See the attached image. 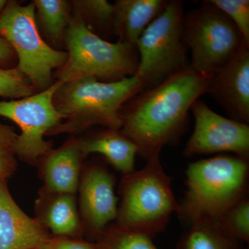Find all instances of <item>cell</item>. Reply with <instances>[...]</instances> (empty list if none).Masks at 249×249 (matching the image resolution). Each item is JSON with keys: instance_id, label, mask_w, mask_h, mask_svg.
Instances as JSON below:
<instances>
[{"instance_id": "cell-1", "label": "cell", "mask_w": 249, "mask_h": 249, "mask_svg": "<svg viewBox=\"0 0 249 249\" xmlns=\"http://www.w3.org/2000/svg\"><path fill=\"white\" fill-rule=\"evenodd\" d=\"M212 76L189 67L124 105L121 129L138 147L139 156L147 160L166 145L178 143L188 127L192 105L207 92Z\"/></svg>"}, {"instance_id": "cell-2", "label": "cell", "mask_w": 249, "mask_h": 249, "mask_svg": "<svg viewBox=\"0 0 249 249\" xmlns=\"http://www.w3.org/2000/svg\"><path fill=\"white\" fill-rule=\"evenodd\" d=\"M142 91L136 76L109 83L85 78L61 83L53 101L64 120L46 136L76 135L96 125L121 129L123 107Z\"/></svg>"}, {"instance_id": "cell-3", "label": "cell", "mask_w": 249, "mask_h": 249, "mask_svg": "<svg viewBox=\"0 0 249 249\" xmlns=\"http://www.w3.org/2000/svg\"><path fill=\"white\" fill-rule=\"evenodd\" d=\"M186 174V191L178 215L191 224L201 219L217 223L248 196L249 159L222 154L190 163Z\"/></svg>"}, {"instance_id": "cell-4", "label": "cell", "mask_w": 249, "mask_h": 249, "mask_svg": "<svg viewBox=\"0 0 249 249\" xmlns=\"http://www.w3.org/2000/svg\"><path fill=\"white\" fill-rule=\"evenodd\" d=\"M171 182L160 153L151 156L142 169L123 175L119 185L121 200L114 223L152 237L163 232L172 214L180 213Z\"/></svg>"}, {"instance_id": "cell-5", "label": "cell", "mask_w": 249, "mask_h": 249, "mask_svg": "<svg viewBox=\"0 0 249 249\" xmlns=\"http://www.w3.org/2000/svg\"><path fill=\"white\" fill-rule=\"evenodd\" d=\"M64 44L67 61L53 73V78L60 83L85 78L109 83L137 73L139 54L135 46L105 40L75 16H72L65 31Z\"/></svg>"}, {"instance_id": "cell-6", "label": "cell", "mask_w": 249, "mask_h": 249, "mask_svg": "<svg viewBox=\"0 0 249 249\" xmlns=\"http://www.w3.org/2000/svg\"><path fill=\"white\" fill-rule=\"evenodd\" d=\"M183 18L182 1L168 0L163 12L137 41L139 65L135 76L140 80L142 91L190 67L183 40Z\"/></svg>"}, {"instance_id": "cell-7", "label": "cell", "mask_w": 249, "mask_h": 249, "mask_svg": "<svg viewBox=\"0 0 249 249\" xmlns=\"http://www.w3.org/2000/svg\"><path fill=\"white\" fill-rule=\"evenodd\" d=\"M0 37L7 41L17 55L16 68L37 92L53 84V70L65 65L67 53L53 49L40 35L33 2L25 6L7 1L0 14Z\"/></svg>"}, {"instance_id": "cell-8", "label": "cell", "mask_w": 249, "mask_h": 249, "mask_svg": "<svg viewBox=\"0 0 249 249\" xmlns=\"http://www.w3.org/2000/svg\"><path fill=\"white\" fill-rule=\"evenodd\" d=\"M183 32L191 52L190 67L201 74L220 71L245 42L231 19L209 0L184 14Z\"/></svg>"}, {"instance_id": "cell-9", "label": "cell", "mask_w": 249, "mask_h": 249, "mask_svg": "<svg viewBox=\"0 0 249 249\" xmlns=\"http://www.w3.org/2000/svg\"><path fill=\"white\" fill-rule=\"evenodd\" d=\"M61 83L55 80L48 89L28 97L0 101V116L14 121L20 129L16 142V156L27 164L36 165L53 148V142L44 137L64 120L53 101Z\"/></svg>"}, {"instance_id": "cell-10", "label": "cell", "mask_w": 249, "mask_h": 249, "mask_svg": "<svg viewBox=\"0 0 249 249\" xmlns=\"http://www.w3.org/2000/svg\"><path fill=\"white\" fill-rule=\"evenodd\" d=\"M116 181L104 160L84 163L78 188V206L84 237L89 242L95 243L116 221L119 206Z\"/></svg>"}, {"instance_id": "cell-11", "label": "cell", "mask_w": 249, "mask_h": 249, "mask_svg": "<svg viewBox=\"0 0 249 249\" xmlns=\"http://www.w3.org/2000/svg\"><path fill=\"white\" fill-rule=\"evenodd\" d=\"M191 111L195 127L183 151L185 157L232 152L249 158V124L219 115L199 98Z\"/></svg>"}, {"instance_id": "cell-12", "label": "cell", "mask_w": 249, "mask_h": 249, "mask_svg": "<svg viewBox=\"0 0 249 249\" xmlns=\"http://www.w3.org/2000/svg\"><path fill=\"white\" fill-rule=\"evenodd\" d=\"M206 93L222 106L229 119L249 124V46L245 42L235 56L213 75Z\"/></svg>"}, {"instance_id": "cell-13", "label": "cell", "mask_w": 249, "mask_h": 249, "mask_svg": "<svg viewBox=\"0 0 249 249\" xmlns=\"http://www.w3.org/2000/svg\"><path fill=\"white\" fill-rule=\"evenodd\" d=\"M52 236L18 206L7 180H0V249H37Z\"/></svg>"}, {"instance_id": "cell-14", "label": "cell", "mask_w": 249, "mask_h": 249, "mask_svg": "<svg viewBox=\"0 0 249 249\" xmlns=\"http://www.w3.org/2000/svg\"><path fill=\"white\" fill-rule=\"evenodd\" d=\"M84 160L76 137H70L58 148L49 150L36 165L43 181L39 191L76 194Z\"/></svg>"}, {"instance_id": "cell-15", "label": "cell", "mask_w": 249, "mask_h": 249, "mask_svg": "<svg viewBox=\"0 0 249 249\" xmlns=\"http://www.w3.org/2000/svg\"><path fill=\"white\" fill-rule=\"evenodd\" d=\"M35 217L53 236L84 237L76 194L38 191Z\"/></svg>"}, {"instance_id": "cell-16", "label": "cell", "mask_w": 249, "mask_h": 249, "mask_svg": "<svg viewBox=\"0 0 249 249\" xmlns=\"http://www.w3.org/2000/svg\"><path fill=\"white\" fill-rule=\"evenodd\" d=\"M78 142L85 159L91 154H100L123 175L134 171L138 147L121 129L103 127L78 138Z\"/></svg>"}, {"instance_id": "cell-17", "label": "cell", "mask_w": 249, "mask_h": 249, "mask_svg": "<svg viewBox=\"0 0 249 249\" xmlns=\"http://www.w3.org/2000/svg\"><path fill=\"white\" fill-rule=\"evenodd\" d=\"M168 0H116L113 28L119 41L135 46L152 21L164 10Z\"/></svg>"}, {"instance_id": "cell-18", "label": "cell", "mask_w": 249, "mask_h": 249, "mask_svg": "<svg viewBox=\"0 0 249 249\" xmlns=\"http://www.w3.org/2000/svg\"><path fill=\"white\" fill-rule=\"evenodd\" d=\"M38 19L49 43L59 50L72 17L71 4L65 0H34Z\"/></svg>"}, {"instance_id": "cell-19", "label": "cell", "mask_w": 249, "mask_h": 249, "mask_svg": "<svg viewBox=\"0 0 249 249\" xmlns=\"http://www.w3.org/2000/svg\"><path fill=\"white\" fill-rule=\"evenodd\" d=\"M178 249H243L239 242L231 240L213 221L201 220L191 228L178 243Z\"/></svg>"}, {"instance_id": "cell-20", "label": "cell", "mask_w": 249, "mask_h": 249, "mask_svg": "<svg viewBox=\"0 0 249 249\" xmlns=\"http://www.w3.org/2000/svg\"><path fill=\"white\" fill-rule=\"evenodd\" d=\"M71 4L72 16L80 18L96 35L102 38L114 35L113 4L107 0H74Z\"/></svg>"}, {"instance_id": "cell-21", "label": "cell", "mask_w": 249, "mask_h": 249, "mask_svg": "<svg viewBox=\"0 0 249 249\" xmlns=\"http://www.w3.org/2000/svg\"><path fill=\"white\" fill-rule=\"evenodd\" d=\"M153 237L121 227L115 223L108 226L95 244L98 249H158Z\"/></svg>"}, {"instance_id": "cell-22", "label": "cell", "mask_w": 249, "mask_h": 249, "mask_svg": "<svg viewBox=\"0 0 249 249\" xmlns=\"http://www.w3.org/2000/svg\"><path fill=\"white\" fill-rule=\"evenodd\" d=\"M227 237L239 242L249 241V199L246 196L228 210L216 223Z\"/></svg>"}, {"instance_id": "cell-23", "label": "cell", "mask_w": 249, "mask_h": 249, "mask_svg": "<svg viewBox=\"0 0 249 249\" xmlns=\"http://www.w3.org/2000/svg\"><path fill=\"white\" fill-rule=\"evenodd\" d=\"M37 91L27 77L16 67L0 68V96L21 99L35 94Z\"/></svg>"}, {"instance_id": "cell-24", "label": "cell", "mask_w": 249, "mask_h": 249, "mask_svg": "<svg viewBox=\"0 0 249 249\" xmlns=\"http://www.w3.org/2000/svg\"><path fill=\"white\" fill-rule=\"evenodd\" d=\"M18 137L12 126L0 122V180H7L18 168L16 142Z\"/></svg>"}, {"instance_id": "cell-25", "label": "cell", "mask_w": 249, "mask_h": 249, "mask_svg": "<svg viewBox=\"0 0 249 249\" xmlns=\"http://www.w3.org/2000/svg\"><path fill=\"white\" fill-rule=\"evenodd\" d=\"M233 23L245 43L249 46V0H209Z\"/></svg>"}, {"instance_id": "cell-26", "label": "cell", "mask_w": 249, "mask_h": 249, "mask_svg": "<svg viewBox=\"0 0 249 249\" xmlns=\"http://www.w3.org/2000/svg\"><path fill=\"white\" fill-rule=\"evenodd\" d=\"M37 249H98L93 242L80 237L52 235Z\"/></svg>"}, {"instance_id": "cell-27", "label": "cell", "mask_w": 249, "mask_h": 249, "mask_svg": "<svg viewBox=\"0 0 249 249\" xmlns=\"http://www.w3.org/2000/svg\"><path fill=\"white\" fill-rule=\"evenodd\" d=\"M17 63V55L14 49L7 41L0 37V68H15Z\"/></svg>"}, {"instance_id": "cell-28", "label": "cell", "mask_w": 249, "mask_h": 249, "mask_svg": "<svg viewBox=\"0 0 249 249\" xmlns=\"http://www.w3.org/2000/svg\"><path fill=\"white\" fill-rule=\"evenodd\" d=\"M6 4H7V1H6V0H0V14H1L3 10L4 9Z\"/></svg>"}]
</instances>
